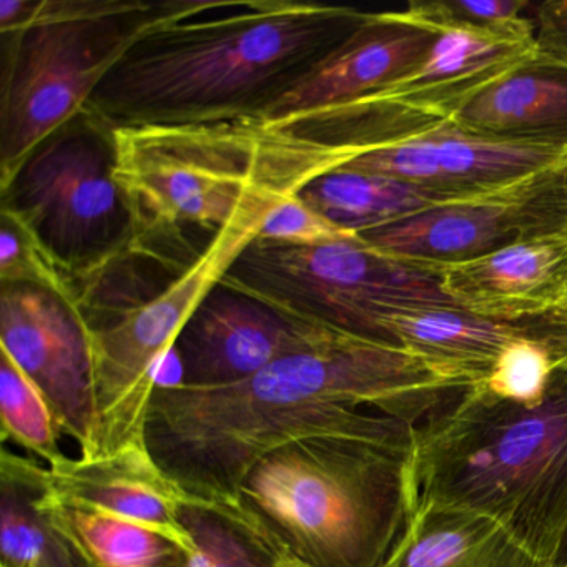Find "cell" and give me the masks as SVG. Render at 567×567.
I'll return each instance as SVG.
<instances>
[{
  "label": "cell",
  "mask_w": 567,
  "mask_h": 567,
  "mask_svg": "<svg viewBox=\"0 0 567 567\" xmlns=\"http://www.w3.org/2000/svg\"><path fill=\"white\" fill-rule=\"evenodd\" d=\"M473 381L396 344L338 333L221 386H157L148 450L192 497L237 503L271 451L343 436L413 447L414 426L456 403Z\"/></svg>",
  "instance_id": "6da1fadb"
},
{
  "label": "cell",
  "mask_w": 567,
  "mask_h": 567,
  "mask_svg": "<svg viewBox=\"0 0 567 567\" xmlns=\"http://www.w3.org/2000/svg\"><path fill=\"white\" fill-rule=\"evenodd\" d=\"M367 12L287 0H184L92 95L112 128L264 121Z\"/></svg>",
  "instance_id": "7a4b0ae2"
},
{
  "label": "cell",
  "mask_w": 567,
  "mask_h": 567,
  "mask_svg": "<svg viewBox=\"0 0 567 567\" xmlns=\"http://www.w3.org/2000/svg\"><path fill=\"white\" fill-rule=\"evenodd\" d=\"M115 182L147 254L152 238L184 225L218 231L264 225L305 187L361 157L264 121L114 128Z\"/></svg>",
  "instance_id": "3957f363"
},
{
  "label": "cell",
  "mask_w": 567,
  "mask_h": 567,
  "mask_svg": "<svg viewBox=\"0 0 567 567\" xmlns=\"http://www.w3.org/2000/svg\"><path fill=\"white\" fill-rule=\"evenodd\" d=\"M411 481L414 509L484 514L556 563L567 529V368H557L537 403L480 384L414 426Z\"/></svg>",
  "instance_id": "277c9868"
},
{
  "label": "cell",
  "mask_w": 567,
  "mask_h": 567,
  "mask_svg": "<svg viewBox=\"0 0 567 567\" xmlns=\"http://www.w3.org/2000/svg\"><path fill=\"white\" fill-rule=\"evenodd\" d=\"M413 447L358 437L295 441L258 461L237 504L310 567H383L414 511Z\"/></svg>",
  "instance_id": "5b68a950"
},
{
  "label": "cell",
  "mask_w": 567,
  "mask_h": 567,
  "mask_svg": "<svg viewBox=\"0 0 567 567\" xmlns=\"http://www.w3.org/2000/svg\"><path fill=\"white\" fill-rule=\"evenodd\" d=\"M181 4L0 0V185L87 109L132 45Z\"/></svg>",
  "instance_id": "8992f818"
},
{
  "label": "cell",
  "mask_w": 567,
  "mask_h": 567,
  "mask_svg": "<svg viewBox=\"0 0 567 567\" xmlns=\"http://www.w3.org/2000/svg\"><path fill=\"white\" fill-rule=\"evenodd\" d=\"M114 174V128L85 109L0 185V214L28 231L75 295L142 254L137 220Z\"/></svg>",
  "instance_id": "52a82bcc"
},
{
  "label": "cell",
  "mask_w": 567,
  "mask_h": 567,
  "mask_svg": "<svg viewBox=\"0 0 567 567\" xmlns=\"http://www.w3.org/2000/svg\"><path fill=\"white\" fill-rule=\"evenodd\" d=\"M396 14L436 32L433 49L413 71L360 97L267 124L318 144L377 151L451 124L481 92L539 55L537 41L427 18L410 6Z\"/></svg>",
  "instance_id": "ba28073f"
},
{
  "label": "cell",
  "mask_w": 567,
  "mask_h": 567,
  "mask_svg": "<svg viewBox=\"0 0 567 567\" xmlns=\"http://www.w3.org/2000/svg\"><path fill=\"white\" fill-rule=\"evenodd\" d=\"M220 284L291 317L368 340L378 315L394 305H454L430 270L381 254L360 235L320 245L255 238Z\"/></svg>",
  "instance_id": "9c48e42d"
},
{
  "label": "cell",
  "mask_w": 567,
  "mask_h": 567,
  "mask_svg": "<svg viewBox=\"0 0 567 567\" xmlns=\"http://www.w3.org/2000/svg\"><path fill=\"white\" fill-rule=\"evenodd\" d=\"M261 225H235L212 235L207 247L167 287L91 327L94 354L97 454L147 444L148 410L161 368L185 324L220 284Z\"/></svg>",
  "instance_id": "30bf717a"
},
{
  "label": "cell",
  "mask_w": 567,
  "mask_h": 567,
  "mask_svg": "<svg viewBox=\"0 0 567 567\" xmlns=\"http://www.w3.org/2000/svg\"><path fill=\"white\" fill-rule=\"evenodd\" d=\"M0 350L34 381L62 433L97 454L91 327L78 298L35 284H0Z\"/></svg>",
  "instance_id": "8fae6325"
},
{
  "label": "cell",
  "mask_w": 567,
  "mask_h": 567,
  "mask_svg": "<svg viewBox=\"0 0 567 567\" xmlns=\"http://www.w3.org/2000/svg\"><path fill=\"white\" fill-rule=\"evenodd\" d=\"M567 167V144L501 141L447 124L354 158L344 168L384 175L453 200L504 194Z\"/></svg>",
  "instance_id": "7c38bea8"
},
{
  "label": "cell",
  "mask_w": 567,
  "mask_h": 567,
  "mask_svg": "<svg viewBox=\"0 0 567 567\" xmlns=\"http://www.w3.org/2000/svg\"><path fill=\"white\" fill-rule=\"evenodd\" d=\"M338 333L218 284L175 343L178 384L237 383L275 361L323 347Z\"/></svg>",
  "instance_id": "4fadbf2b"
},
{
  "label": "cell",
  "mask_w": 567,
  "mask_h": 567,
  "mask_svg": "<svg viewBox=\"0 0 567 567\" xmlns=\"http://www.w3.org/2000/svg\"><path fill=\"white\" fill-rule=\"evenodd\" d=\"M550 175L504 194L437 205L363 231L360 238L394 260L426 270L476 260L514 241L549 231L537 195Z\"/></svg>",
  "instance_id": "5bb4252c"
},
{
  "label": "cell",
  "mask_w": 567,
  "mask_h": 567,
  "mask_svg": "<svg viewBox=\"0 0 567 567\" xmlns=\"http://www.w3.org/2000/svg\"><path fill=\"white\" fill-rule=\"evenodd\" d=\"M427 270L456 307L499 323H534L567 305V228Z\"/></svg>",
  "instance_id": "9a60e30c"
},
{
  "label": "cell",
  "mask_w": 567,
  "mask_h": 567,
  "mask_svg": "<svg viewBox=\"0 0 567 567\" xmlns=\"http://www.w3.org/2000/svg\"><path fill=\"white\" fill-rule=\"evenodd\" d=\"M434 42L436 32L404 21L396 12L364 14L358 28L270 109L264 122L284 121L396 82L426 59Z\"/></svg>",
  "instance_id": "2e32d148"
},
{
  "label": "cell",
  "mask_w": 567,
  "mask_h": 567,
  "mask_svg": "<svg viewBox=\"0 0 567 567\" xmlns=\"http://www.w3.org/2000/svg\"><path fill=\"white\" fill-rule=\"evenodd\" d=\"M59 496L84 501L157 530L190 556L194 540L181 523L185 493L155 461L148 444H128L91 460L65 457L49 467Z\"/></svg>",
  "instance_id": "e0dca14e"
},
{
  "label": "cell",
  "mask_w": 567,
  "mask_h": 567,
  "mask_svg": "<svg viewBox=\"0 0 567 567\" xmlns=\"http://www.w3.org/2000/svg\"><path fill=\"white\" fill-rule=\"evenodd\" d=\"M526 331L529 324L486 320L456 305L403 303L378 315L373 340L404 348L480 386L506 344Z\"/></svg>",
  "instance_id": "ac0fdd59"
},
{
  "label": "cell",
  "mask_w": 567,
  "mask_h": 567,
  "mask_svg": "<svg viewBox=\"0 0 567 567\" xmlns=\"http://www.w3.org/2000/svg\"><path fill=\"white\" fill-rule=\"evenodd\" d=\"M383 567H554L499 520L460 507L417 506Z\"/></svg>",
  "instance_id": "d6986e66"
},
{
  "label": "cell",
  "mask_w": 567,
  "mask_h": 567,
  "mask_svg": "<svg viewBox=\"0 0 567 567\" xmlns=\"http://www.w3.org/2000/svg\"><path fill=\"white\" fill-rule=\"evenodd\" d=\"M451 125L501 141L567 144V65L539 52L481 92Z\"/></svg>",
  "instance_id": "ffe728a7"
},
{
  "label": "cell",
  "mask_w": 567,
  "mask_h": 567,
  "mask_svg": "<svg viewBox=\"0 0 567 567\" xmlns=\"http://www.w3.org/2000/svg\"><path fill=\"white\" fill-rule=\"evenodd\" d=\"M45 464L4 446L0 456V567H91L45 506Z\"/></svg>",
  "instance_id": "44dd1931"
},
{
  "label": "cell",
  "mask_w": 567,
  "mask_h": 567,
  "mask_svg": "<svg viewBox=\"0 0 567 567\" xmlns=\"http://www.w3.org/2000/svg\"><path fill=\"white\" fill-rule=\"evenodd\" d=\"M45 506L91 567H187V553L144 524L59 496L52 486Z\"/></svg>",
  "instance_id": "7402d4cb"
},
{
  "label": "cell",
  "mask_w": 567,
  "mask_h": 567,
  "mask_svg": "<svg viewBox=\"0 0 567 567\" xmlns=\"http://www.w3.org/2000/svg\"><path fill=\"white\" fill-rule=\"evenodd\" d=\"M298 197L338 227L357 235L454 202L396 178L344 167L311 182Z\"/></svg>",
  "instance_id": "603a6c76"
},
{
  "label": "cell",
  "mask_w": 567,
  "mask_h": 567,
  "mask_svg": "<svg viewBox=\"0 0 567 567\" xmlns=\"http://www.w3.org/2000/svg\"><path fill=\"white\" fill-rule=\"evenodd\" d=\"M181 523L195 547L187 567H275L284 553L237 503L190 497Z\"/></svg>",
  "instance_id": "cb8c5ba5"
},
{
  "label": "cell",
  "mask_w": 567,
  "mask_h": 567,
  "mask_svg": "<svg viewBox=\"0 0 567 567\" xmlns=\"http://www.w3.org/2000/svg\"><path fill=\"white\" fill-rule=\"evenodd\" d=\"M0 420L2 440H11L52 467L65 460L59 446L62 430L51 404L34 381L0 350Z\"/></svg>",
  "instance_id": "d4e9b609"
},
{
  "label": "cell",
  "mask_w": 567,
  "mask_h": 567,
  "mask_svg": "<svg viewBox=\"0 0 567 567\" xmlns=\"http://www.w3.org/2000/svg\"><path fill=\"white\" fill-rule=\"evenodd\" d=\"M557 368V348L529 324V331L514 338L501 351L489 377L481 386L503 400L534 404L543 400Z\"/></svg>",
  "instance_id": "484cf974"
},
{
  "label": "cell",
  "mask_w": 567,
  "mask_h": 567,
  "mask_svg": "<svg viewBox=\"0 0 567 567\" xmlns=\"http://www.w3.org/2000/svg\"><path fill=\"white\" fill-rule=\"evenodd\" d=\"M411 8L427 18L466 25L487 34L517 41H537L534 8L527 0H436L411 2Z\"/></svg>",
  "instance_id": "4316f807"
},
{
  "label": "cell",
  "mask_w": 567,
  "mask_h": 567,
  "mask_svg": "<svg viewBox=\"0 0 567 567\" xmlns=\"http://www.w3.org/2000/svg\"><path fill=\"white\" fill-rule=\"evenodd\" d=\"M0 284H35L78 298L72 285L49 264L28 231L2 215L0 230Z\"/></svg>",
  "instance_id": "83f0119b"
},
{
  "label": "cell",
  "mask_w": 567,
  "mask_h": 567,
  "mask_svg": "<svg viewBox=\"0 0 567 567\" xmlns=\"http://www.w3.org/2000/svg\"><path fill=\"white\" fill-rule=\"evenodd\" d=\"M354 235L308 207L300 197H293L270 212L257 238L284 245H320Z\"/></svg>",
  "instance_id": "f1b7e54d"
},
{
  "label": "cell",
  "mask_w": 567,
  "mask_h": 567,
  "mask_svg": "<svg viewBox=\"0 0 567 567\" xmlns=\"http://www.w3.org/2000/svg\"><path fill=\"white\" fill-rule=\"evenodd\" d=\"M539 52L567 65V0H547L534 8Z\"/></svg>",
  "instance_id": "f546056e"
},
{
  "label": "cell",
  "mask_w": 567,
  "mask_h": 567,
  "mask_svg": "<svg viewBox=\"0 0 567 567\" xmlns=\"http://www.w3.org/2000/svg\"><path fill=\"white\" fill-rule=\"evenodd\" d=\"M537 202L550 231L567 228V167L550 175L540 188Z\"/></svg>",
  "instance_id": "4dcf8cb0"
},
{
  "label": "cell",
  "mask_w": 567,
  "mask_h": 567,
  "mask_svg": "<svg viewBox=\"0 0 567 567\" xmlns=\"http://www.w3.org/2000/svg\"><path fill=\"white\" fill-rule=\"evenodd\" d=\"M275 567H310L307 564L300 563V560L293 559L288 553H281V556L278 557L277 564Z\"/></svg>",
  "instance_id": "1f68e13d"
},
{
  "label": "cell",
  "mask_w": 567,
  "mask_h": 567,
  "mask_svg": "<svg viewBox=\"0 0 567 567\" xmlns=\"http://www.w3.org/2000/svg\"><path fill=\"white\" fill-rule=\"evenodd\" d=\"M554 566H567V529L566 533H564L563 543H560L559 553H557L556 563H554Z\"/></svg>",
  "instance_id": "d6a6232c"
},
{
  "label": "cell",
  "mask_w": 567,
  "mask_h": 567,
  "mask_svg": "<svg viewBox=\"0 0 567 567\" xmlns=\"http://www.w3.org/2000/svg\"><path fill=\"white\" fill-rule=\"evenodd\" d=\"M564 567H567V566H564Z\"/></svg>",
  "instance_id": "836d02e7"
}]
</instances>
